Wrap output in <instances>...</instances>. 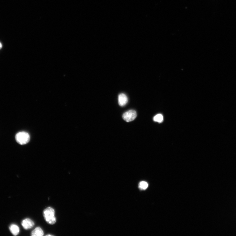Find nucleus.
I'll return each mask as SVG.
<instances>
[{
	"mask_svg": "<svg viewBox=\"0 0 236 236\" xmlns=\"http://www.w3.org/2000/svg\"><path fill=\"white\" fill-rule=\"evenodd\" d=\"M15 138L17 142L20 145L26 144L30 140L29 134L25 132H18L16 135Z\"/></svg>",
	"mask_w": 236,
	"mask_h": 236,
	"instance_id": "obj_2",
	"label": "nucleus"
},
{
	"mask_svg": "<svg viewBox=\"0 0 236 236\" xmlns=\"http://www.w3.org/2000/svg\"><path fill=\"white\" fill-rule=\"evenodd\" d=\"M43 230L40 227H37L34 229L31 233L32 236H42L44 235Z\"/></svg>",
	"mask_w": 236,
	"mask_h": 236,
	"instance_id": "obj_6",
	"label": "nucleus"
},
{
	"mask_svg": "<svg viewBox=\"0 0 236 236\" xmlns=\"http://www.w3.org/2000/svg\"><path fill=\"white\" fill-rule=\"evenodd\" d=\"M153 119L154 121L161 123L163 122L164 117L162 114H159L155 116L153 118Z\"/></svg>",
	"mask_w": 236,
	"mask_h": 236,
	"instance_id": "obj_8",
	"label": "nucleus"
},
{
	"mask_svg": "<svg viewBox=\"0 0 236 236\" xmlns=\"http://www.w3.org/2000/svg\"><path fill=\"white\" fill-rule=\"evenodd\" d=\"M128 98L125 94H120L118 97V102L119 105L122 107L125 106L128 103Z\"/></svg>",
	"mask_w": 236,
	"mask_h": 236,
	"instance_id": "obj_5",
	"label": "nucleus"
},
{
	"mask_svg": "<svg viewBox=\"0 0 236 236\" xmlns=\"http://www.w3.org/2000/svg\"><path fill=\"white\" fill-rule=\"evenodd\" d=\"M2 44L1 43H0V49H1V48H2Z\"/></svg>",
	"mask_w": 236,
	"mask_h": 236,
	"instance_id": "obj_10",
	"label": "nucleus"
},
{
	"mask_svg": "<svg viewBox=\"0 0 236 236\" xmlns=\"http://www.w3.org/2000/svg\"><path fill=\"white\" fill-rule=\"evenodd\" d=\"M148 186V184L145 181H141L139 183V187L141 190H146Z\"/></svg>",
	"mask_w": 236,
	"mask_h": 236,
	"instance_id": "obj_9",
	"label": "nucleus"
},
{
	"mask_svg": "<svg viewBox=\"0 0 236 236\" xmlns=\"http://www.w3.org/2000/svg\"><path fill=\"white\" fill-rule=\"evenodd\" d=\"M46 236H53V235H51V234H48V235H46Z\"/></svg>",
	"mask_w": 236,
	"mask_h": 236,
	"instance_id": "obj_11",
	"label": "nucleus"
},
{
	"mask_svg": "<svg viewBox=\"0 0 236 236\" xmlns=\"http://www.w3.org/2000/svg\"><path fill=\"white\" fill-rule=\"evenodd\" d=\"M55 213L54 209L51 207L47 208L44 210V217L45 220L48 224L53 225L56 222Z\"/></svg>",
	"mask_w": 236,
	"mask_h": 236,
	"instance_id": "obj_1",
	"label": "nucleus"
},
{
	"mask_svg": "<svg viewBox=\"0 0 236 236\" xmlns=\"http://www.w3.org/2000/svg\"><path fill=\"white\" fill-rule=\"evenodd\" d=\"M9 229L11 233L14 235H17L19 233V227L16 225L14 224L11 225L9 227Z\"/></svg>",
	"mask_w": 236,
	"mask_h": 236,
	"instance_id": "obj_7",
	"label": "nucleus"
},
{
	"mask_svg": "<svg viewBox=\"0 0 236 236\" xmlns=\"http://www.w3.org/2000/svg\"><path fill=\"white\" fill-rule=\"evenodd\" d=\"M137 114L134 110H130L124 113L122 115L123 119L127 122H132L136 118Z\"/></svg>",
	"mask_w": 236,
	"mask_h": 236,
	"instance_id": "obj_3",
	"label": "nucleus"
},
{
	"mask_svg": "<svg viewBox=\"0 0 236 236\" xmlns=\"http://www.w3.org/2000/svg\"><path fill=\"white\" fill-rule=\"evenodd\" d=\"M21 224L24 229L28 230L33 228L35 225V223L30 218H27L22 221Z\"/></svg>",
	"mask_w": 236,
	"mask_h": 236,
	"instance_id": "obj_4",
	"label": "nucleus"
}]
</instances>
